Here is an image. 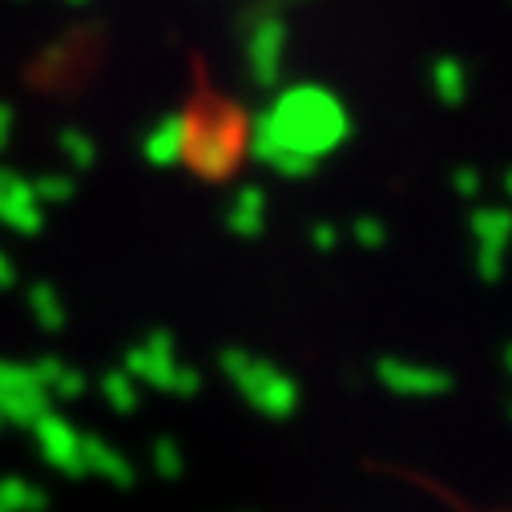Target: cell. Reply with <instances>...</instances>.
Instances as JSON below:
<instances>
[{"mask_svg": "<svg viewBox=\"0 0 512 512\" xmlns=\"http://www.w3.org/2000/svg\"><path fill=\"white\" fill-rule=\"evenodd\" d=\"M174 130H178V158L206 182L230 178L254 146V125L246 109L214 93H202L182 117H174Z\"/></svg>", "mask_w": 512, "mask_h": 512, "instance_id": "1", "label": "cell"}, {"mask_svg": "<svg viewBox=\"0 0 512 512\" xmlns=\"http://www.w3.org/2000/svg\"><path fill=\"white\" fill-rule=\"evenodd\" d=\"M33 432H37V444H41V452H45L49 464H57V468H65V472H73V476L85 472V440H81L57 412H45V416L33 424Z\"/></svg>", "mask_w": 512, "mask_h": 512, "instance_id": "2", "label": "cell"}, {"mask_svg": "<svg viewBox=\"0 0 512 512\" xmlns=\"http://www.w3.org/2000/svg\"><path fill=\"white\" fill-rule=\"evenodd\" d=\"M37 190L13 174H0V218H5L13 230H37L41 226V206H37Z\"/></svg>", "mask_w": 512, "mask_h": 512, "instance_id": "3", "label": "cell"}, {"mask_svg": "<svg viewBox=\"0 0 512 512\" xmlns=\"http://www.w3.org/2000/svg\"><path fill=\"white\" fill-rule=\"evenodd\" d=\"M41 504H45V496L29 480H17V476L0 480V508L5 512H41Z\"/></svg>", "mask_w": 512, "mask_h": 512, "instance_id": "4", "label": "cell"}, {"mask_svg": "<svg viewBox=\"0 0 512 512\" xmlns=\"http://www.w3.org/2000/svg\"><path fill=\"white\" fill-rule=\"evenodd\" d=\"M33 371H37V379H41V388H53V392H61V396H77V392H81V375L69 371L65 363H57V359H41Z\"/></svg>", "mask_w": 512, "mask_h": 512, "instance_id": "5", "label": "cell"}, {"mask_svg": "<svg viewBox=\"0 0 512 512\" xmlns=\"http://www.w3.org/2000/svg\"><path fill=\"white\" fill-rule=\"evenodd\" d=\"M29 307H33V315H37L41 327H61V323H65V307H61V299L53 295V287H45V283H37V287L29 291Z\"/></svg>", "mask_w": 512, "mask_h": 512, "instance_id": "6", "label": "cell"}, {"mask_svg": "<svg viewBox=\"0 0 512 512\" xmlns=\"http://www.w3.org/2000/svg\"><path fill=\"white\" fill-rule=\"evenodd\" d=\"M105 396H109V404H113L117 412L134 408V388H130V379H125V375H109V379H105Z\"/></svg>", "mask_w": 512, "mask_h": 512, "instance_id": "7", "label": "cell"}, {"mask_svg": "<svg viewBox=\"0 0 512 512\" xmlns=\"http://www.w3.org/2000/svg\"><path fill=\"white\" fill-rule=\"evenodd\" d=\"M37 190V198H65L69 194V182H61V178H45L41 186H33Z\"/></svg>", "mask_w": 512, "mask_h": 512, "instance_id": "8", "label": "cell"}, {"mask_svg": "<svg viewBox=\"0 0 512 512\" xmlns=\"http://www.w3.org/2000/svg\"><path fill=\"white\" fill-rule=\"evenodd\" d=\"M9 130H13V117H9V109H0V146L9 142Z\"/></svg>", "mask_w": 512, "mask_h": 512, "instance_id": "9", "label": "cell"}, {"mask_svg": "<svg viewBox=\"0 0 512 512\" xmlns=\"http://www.w3.org/2000/svg\"><path fill=\"white\" fill-rule=\"evenodd\" d=\"M9 283H13V263L0 254V287H9Z\"/></svg>", "mask_w": 512, "mask_h": 512, "instance_id": "10", "label": "cell"}, {"mask_svg": "<svg viewBox=\"0 0 512 512\" xmlns=\"http://www.w3.org/2000/svg\"><path fill=\"white\" fill-rule=\"evenodd\" d=\"M0 512H5V508H0Z\"/></svg>", "mask_w": 512, "mask_h": 512, "instance_id": "11", "label": "cell"}]
</instances>
